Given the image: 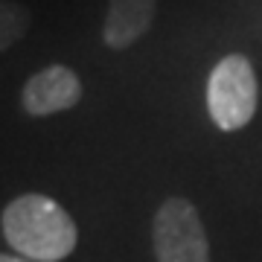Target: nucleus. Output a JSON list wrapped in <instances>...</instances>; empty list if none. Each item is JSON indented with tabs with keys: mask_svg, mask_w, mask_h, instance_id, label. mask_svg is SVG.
I'll list each match as a JSON object with an SVG mask.
<instances>
[{
	"mask_svg": "<svg viewBox=\"0 0 262 262\" xmlns=\"http://www.w3.org/2000/svg\"><path fill=\"white\" fill-rule=\"evenodd\" d=\"M6 242L32 262H61L76 251L79 230L56 198L24 192L12 198L0 215Z\"/></svg>",
	"mask_w": 262,
	"mask_h": 262,
	"instance_id": "nucleus-1",
	"label": "nucleus"
},
{
	"mask_svg": "<svg viewBox=\"0 0 262 262\" xmlns=\"http://www.w3.org/2000/svg\"><path fill=\"white\" fill-rule=\"evenodd\" d=\"M259 102V82L251 58L230 53L207 76V114L215 128L239 131L253 120Z\"/></svg>",
	"mask_w": 262,
	"mask_h": 262,
	"instance_id": "nucleus-2",
	"label": "nucleus"
},
{
	"mask_svg": "<svg viewBox=\"0 0 262 262\" xmlns=\"http://www.w3.org/2000/svg\"><path fill=\"white\" fill-rule=\"evenodd\" d=\"M151 245L158 262H210V242L195 204L189 198H166L151 222Z\"/></svg>",
	"mask_w": 262,
	"mask_h": 262,
	"instance_id": "nucleus-3",
	"label": "nucleus"
},
{
	"mask_svg": "<svg viewBox=\"0 0 262 262\" xmlns=\"http://www.w3.org/2000/svg\"><path fill=\"white\" fill-rule=\"evenodd\" d=\"M82 102V79L73 67L50 64L27 79L20 91V108L29 117H53Z\"/></svg>",
	"mask_w": 262,
	"mask_h": 262,
	"instance_id": "nucleus-4",
	"label": "nucleus"
},
{
	"mask_svg": "<svg viewBox=\"0 0 262 262\" xmlns=\"http://www.w3.org/2000/svg\"><path fill=\"white\" fill-rule=\"evenodd\" d=\"M158 0H108L102 41L108 50H128L155 24Z\"/></svg>",
	"mask_w": 262,
	"mask_h": 262,
	"instance_id": "nucleus-5",
	"label": "nucleus"
},
{
	"mask_svg": "<svg viewBox=\"0 0 262 262\" xmlns=\"http://www.w3.org/2000/svg\"><path fill=\"white\" fill-rule=\"evenodd\" d=\"M29 9L20 0H0V53L15 47L29 32Z\"/></svg>",
	"mask_w": 262,
	"mask_h": 262,
	"instance_id": "nucleus-6",
	"label": "nucleus"
},
{
	"mask_svg": "<svg viewBox=\"0 0 262 262\" xmlns=\"http://www.w3.org/2000/svg\"><path fill=\"white\" fill-rule=\"evenodd\" d=\"M0 262H32L27 256H15V253H0Z\"/></svg>",
	"mask_w": 262,
	"mask_h": 262,
	"instance_id": "nucleus-7",
	"label": "nucleus"
}]
</instances>
